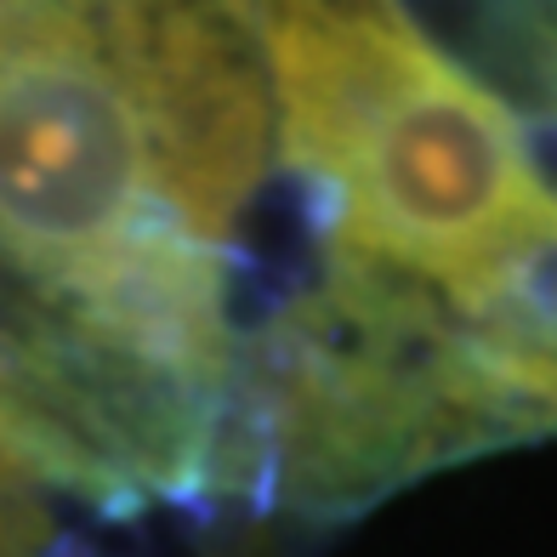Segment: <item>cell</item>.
Wrapping results in <instances>:
<instances>
[{"mask_svg": "<svg viewBox=\"0 0 557 557\" xmlns=\"http://www.w3.org/2000/svg\"><path fill=\"white\" fill-rule=\"evenodd\" d=\"M250 29L308 239L301 278L455 336L478 382L557 278V176L529 120L410 12L273 7Z\"/></svg>", "mask_w": 557, "mask_h": 557, "instance_id": "cell-1", "label": "cell"}]
</instances>
